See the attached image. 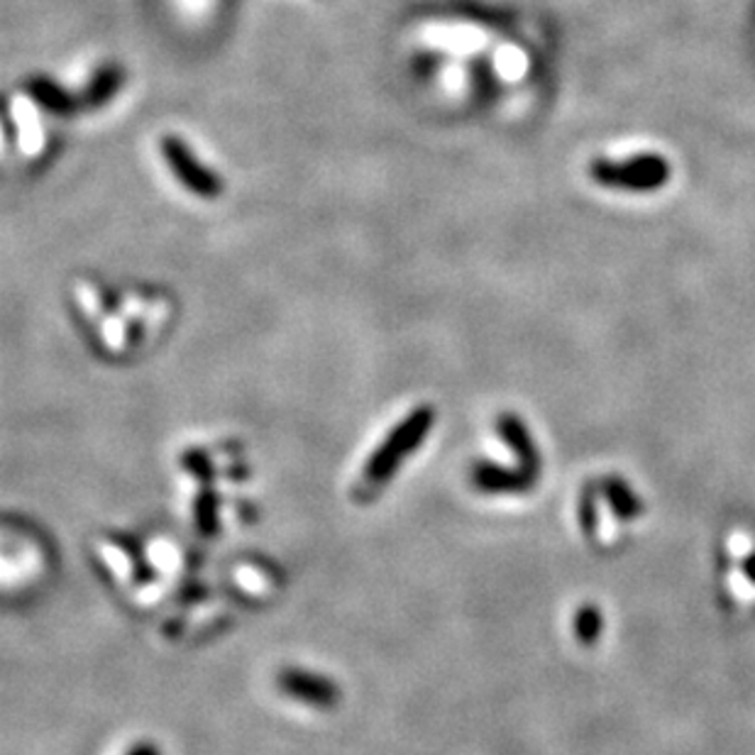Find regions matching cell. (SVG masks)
<instances>
[{
    "label": "cell",
    "instance_id": "cell-2",
    "mask_svg": "<svg viewBox=\"0 0 755 755\" xmlns=\"http://www.w3.org/2000/svg\"><path fill=\"white\" fill-rule=\"evenodd\" d=\"M279 690L286 696H294L296 702L316 706V709H331L341 702V687L328 677L308 670H284L279 675Z\"/></svg>",
    "mask_w": 755,
    "mask_h": 755
},
{
    "label": "cell",
    "instance_id": "cell-6",
    "mask_svg": "<svg viewBox=\"0 0 755 755\" xmlns=\"http://www.w3.org/2000/svg\"><path fill=\"white\" fill-rule=\"evenodd\" d=\"M128 755H162L157 745H152V743H140V745H135V748L128 751Z\"/></svg>",
    "mask_w": 755,
    "mask_h": 755
},
{
    "label": "cell",
    "instance_id": "cell-1",
    "mask_svg": "<svg viewBox=\"0 0 755 755\" xmlns=\"http://www.w3.org/2000/svg\"><path fill=\"white\" fill-rule=\"evenodd\" d=\"M431 423H433V411L419 409L413 411L409 419H404L399 425H396L389 438L376 448L370 462H367L364 482L376 487V484L389 479L392 474L399 470V464L406 455H411L415 448H419L423 435L431 431Z\"/></svg>",
    "mask_w": 755,
    "mask_h": 755
},
{
    "label": "cell",
    "instance_id": "cell-3",
    "mask_svg": "<svg viewBox=\"0 0 755 755\" xmlns=\"http://www.w3.org/2000/svg\"><path fill=\"white\" fill-rule=\"evenodd\" d=\"M597 179L616 187L651 189L667 179V164L657 157H641L626 164H597Z\"/></svg>",
    "mask_w": 755,
    "mask_h": 755
},
{
    "label": "cell",
    "instance_id": "cell-5",
    "mask_svg": "<svg viewBox=\"0 0 755 755\" xmlns=\"http://www.w3.org/2000/svg\"><path fill=\"white\" fill-rule=\"evenodd\" d=\"M196 521L201 534H213L216 530V497H210V494H203L199 499V509H196Z\"/></svg>",
    "mask_w": 755,
    "mask_h": 755
},
{
    "label": "cell",
    "instance_id": "cell-4",
    "mask_svg": "<svg viewBox=\"0 0 755 755\" xmlns=\"http://www.w3.org/2000/svg\"><path fill=\"white\" fill-rule=\"evenodd\" d=\"M494 64H497L501 79L507 81H519L528 72V56L514 44H501L497 56H494Z\"/></svg>",
    "mask_w": 755,
    "mask_h": 755
}]
</instances>
